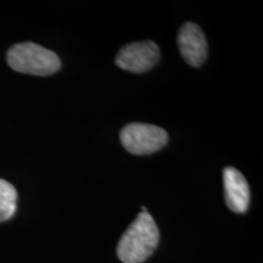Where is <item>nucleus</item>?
Instances as JSON below:
<instances>
[{"mask_svg":"<svg viewBox=\"0 0 263 263\" xmlns=\"http://www.w3.org/2000/svg\"><path fill=\"white\" fill-rule=\"evenodd\" d=\"M121 143L133 155H149L162 149L168 136L162 128L147 123H129L121 130Z\"/></svg>","mask_w":263,"mask_h":263,"instance_id":"3","label":"nucleus"},{"mask_svg":"<svg viewBox=\"0 0 263 263\" xmlns=\"http://www.w3.org/2000/svg\"><path fill=\"white\" fill-rule=\"evenodd\" d=\"M178 48L185 62L193 67L202 66L207 58V42L202 29L193 22H186L178 33Z\"/></svg>","mask_w":263,"mask_h":263,"instance_id":"5","label":"nucleus"},{"mask_svg":"<svg viewBox=\"0 0 263 263\" xmlns=\"http://www.w3.org/2000/svg\"><path fill=\"white\" fill-rule=\"evenodd\" d=\"M226 203L235 213H244L250 205V188L245 177L234 167L223 171Z\"/></svg>","mask_w":263,"mask_h":263,"instance_id":"6","label":"nucleus"},{"mask_svg":"<svg viewBox=\"0 0 263 263\" xmlns=\"http://www.w3.org/2000/svg\"><path fill=\"white\" fill-rule=\"evenodd\" d=\"M17 192L15 186L4 179H0V222L11 218L16 212Z\"/></svg>","mask_w":263,"mask_h":263,"instance_id":"7","label":"nucleus"},{"mask_svg":"<svg viewBox=\"0 0 263 263\" xmlns=\"http://www.w3.org/2000/svg\"><path fill=\"white\" fill-rule=\"evenodd\" d=\"M6 60L14 71L32 76H50L61 67L60 59L54 51L32 42L10 48Z\"/></svg>","mask_w":263,"mask_h":263,"instance_id":"2","label":"nucleus"},{"mask_svg":"<svg viewBox=\"0 0 263 263\" xmlns=\"http://www.w3.org/2000/svg\"><path fill=\"white\" fill-rule=\"evenodd\" d=\"M160 232L147 212H140L117 245V256L122 263H143L159 245Z\"/></svg>","mask_w":263,"mask_h":263,"instance_id":"1","label":"nucleus"},{"mask_svg":"<svg viewBox=\"0 0 263 263\" xmlns=\"http://www.w3.org/2000/svg\"><path fill=\"white\" fill-rule=\"evenodd\" d=\"M160 60V49L154 42L144 41L127 44L118 51L116 65L132 73L150 71Z\"/></svg>","mask_w":263,"mask_h":263,"instance_id":"4","label":"nucleus"}]
</instances>
